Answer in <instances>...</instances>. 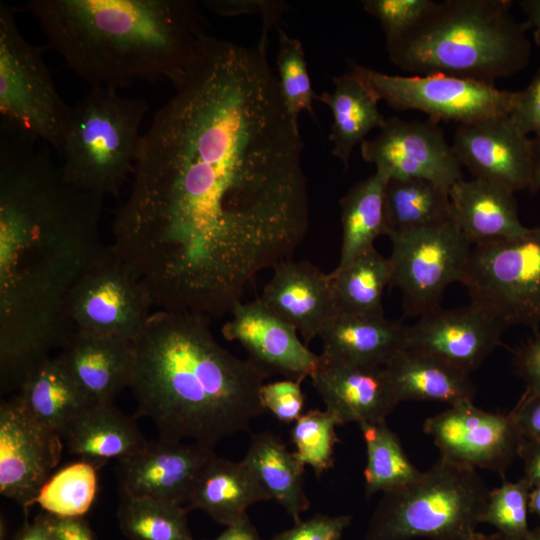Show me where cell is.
I'll return each instance as SVG.
<instances>
[{"label":"cell","instance_id":"6da1fadb","mask_svg":"<svg viewBox=\"0 0 540 540\" xmlns=\"http://www.w3.org/2000/svg\"><path fill=\"white\" fill-rule=\"evenodd\" d=\"M267 43L207 34L141 136L112 246L160 310L231 313L307 233L303 141Z\"/></svg>","mask_w":540,"mask_h":540},{"label":"cell","instance_id":"7a4b0ae2","mask_svg":"<svg viewBox=\"0 0 540 540\" xmlns=\"http://www.w3.org/2000/svg\"><path fill=\"white\" fill-rule=\"evenodd\" d=\"M35 140L1 131L0 385L25 377L72 332L70 293L106 246L100 238L104 196L63 179Z\"/></svg>","mask_w":540,"mask_h":540},{"label":"cell","instance_id":"3957f363","mask_svg":"<svg viewBox=\"0 0 540 540\" xmlns=\"http://www.w3.org/2000/svg\"><path fill=\"white\" fill-rule=\"evenodd\" d=\"M209 323L158 310L133 343L134 418H149L160 439L214 447L265 413L260 391L269 374L222 347Z\"/></svg>","mask_w":540,"mask_h":540},{"label":"cell","instance_id":"277c9868","mask_svg":"<svg viewBox=\"0 0 540 540\" xmlns=\"http://www.w3.org/2000/svg\"><path fill=\"white\" fill-rule=\"evenodd\" d=\"M48 44L91 87L173 81L207 35L187 0H30Z\"/></svg>","mask_w":540,"mask_h":540},{"label":"cell","instance_id":"5b68a950","mask_svg":"<svg viewBox=\"0 0 540 540\" xmlns=\"http://www.w3.org/2000/svg\"><path fill=\"white\" fill-rule=\"evenodd\" d=\"M509 0H446L399 39L386 43L390 61L418 76L444 75L494 85L530 61L526 27Z\"/></svg>","mask_w":540,"mask_h":540},{"label":"cell","instance_id":"8992f818","mask_svg":"<svg viewBox=\"0 0 540 540\" xmlns=\"http://www.w3.org/2000/svg\"><path fill=\"white\" fill-rule=\"evenodd\" d=\"M489 492L476 469L440 457L382 494L363 540H465L482 523Z\"/></svg>","mask_w":540,"mask_h":540},{"label":"cell","instance_id":"52a82bcc","mask_svg":"<svg viewBox=\"0 0 540 540\" xmlns=\"http://www.w3.org/2000/svg\"><path fill=\"white\" fill-rule=\"evenodd\" d=\"M148 104L117 89L91 87L71 109L60 166L69 185L117 195L133 172Z\"/></svg>","mask_w":540,"mask_h":540},{"label":"cell","instance_id":"ba28073f","mask_svg":"<svg viewBox=\"0 0 540 540\" xmlns=\"http://www.w3.org/2000/svg\"><path fill=\"white\" fill-rule=\"evenodd\" d=\"M40 51L21 34L14 8L0 3L1 131L61 152L71 116Z\"/></svg>","mask_w":540,"mask_h":540},{"label":"cell","instance_id":"9c48e42d","mask_svg":"<svg viewBox=\"0 0 540 540\" xmlns=\"http://www.w3.org/2000/svg\"><path fill=\"white\" fill-rule=\"evenodd\" d=\"M471 302L504 328L540 324V227L516 238L472 247L461 282Z\"/></svg>","mask_w":540,"mask_h":540},{"label":"cell","instance_id":"30bf717a","mask_svg":"<svg viewBox=\"0 0 540 540\" xmlns=\"http://www.w3.org/2000/svg\"><path fill=\"white\" fill-rule=\"evenodd\" d=\"M349 72L395 110H416L428 119L473 123L509 116L516 91L444 75H388L348 59Z\"/></svg>","mask_w":540,"mask_h":540},{"label":"cell","instance_id":"8fae6325","mask_svg":"<svg viewBox=\"0 0 540 540\" xmlns=\"http://www.w3.org/2000/svg\"><path fill=\"white\" fill-rule=\"evenodd\" d=\"M153 306L144 282L111 245L74 285L67 303L70 328L131 343Z\"/></svg>","mask_w":540,"mask_h":540},{"label":"cell","instance_id":"7c38bea8","mask_svg":"<svg viewBox=\"0 0 540 540\" xmlns=\"http://www.w3.org/2000/svg\"><path fill=\"white\" fill-rule=\"evenodd\" d=\"M390 240V285L402 292L405 313L421 316L440 307L445 289L462 282L473 247L453 218Z\"/></svg>","mask_w":540,"mask_h":540},{"label":"cell","instance_id":"4fadbf2b","mask_svg":"<svg viewBox=\"0 0 540 540\" xmlns=\"http://www.w3.org/2000/svg\"><path fill=\"white\" fill-rule=\"evenodd\" d=\"M362 158L389 179L419 178L449 193L463 179L462 166L438 123L386 119L380 133L361 144Z\"/></svg>","mask_w":540,"mask_h":540},{"label":"cell","instance_id":"5bb4252c","mask_svg":"<svg viewBox=\"0 0 540 540\" xmlns=\"http://www.w3.org/2000/svg\"><path fill=\"white\" fill-rule=\"evenodd\" d=\"M423 431L432 438L440 457L500 475L518 456L523 441L511 413L488 412L473 402L449 406L427 418Z\"/></svg>","mask_w":540,"mask_h":540},{"label":"cell","instance_id":"9a60e30c","mask_svg":"<svg viewBox=\"0 0 540 540\" xmlns=\"http://www.w3.org/2000/svg\"><path fill=\"white\" fill-rule=\"evenodd\" d=\"M62 437L36 421L15 395L0 405V493L26 511L61 459Z\"/></svg>","mask_w":540,"mask_h":540},{"label":"cell","instance_id":"2e32d148","mask_svg":"<svg viewBox=\"0 0 540 540\" xmlns=\"http://www.w3.org/2000/svg\"><path fill=\"white\" fill-rule=\"evenodd\" d=\"M452 149L474 178L514 193L531 189L536 141L522 134L509 116L457 125Z\"/></svg>","mask_w":540,"mask_h":540},{"label":"cell","instance_id":"e0dca14e","mask_svg":"<svg viewBox=\"0 0 540 540\" xmlns=\"http://www.w3.org/2000/svg\"><path fill=\"white\" fill-rule=\"evenodd\" d=\"M504 329L473 302L452 309L438 307L406 326V348L437 357L470 374L501 345Z\"/></svg>","mask_w":540,"mask_h":540},{"label":"cell","instance_id":"ac0fdd59","mask_svg":"<svg viewBox=\"0 0 540 540\" xmlns=\"http://www.w3.org/2000/svg\"><path fill=\"white\" fill-rule=\"evenodd\" d=\"M216 454L196 442L148 441L135 454L118 461L121 497H151L185 505L191 490Z\"/></svg>","mask_w":540,"mask_h":540},{"label":"cell","instance_id":"d6986e66","mask_svg":"<svg viewBox=\"0 0 540 540\" xmlns=\"http://www.w3.org/2000/svg\"><path fill=\"white\" fill-rule=\"evenodd\" d=\"M231 319L222 327L228 341L239 342L248 359L269 376L282 374L303 381L315 371L319 355L301 342L297 330L260 299L235 304Z\"/></svg>","mask_w":540,"mask_h":540},{"label":"cell","instance_id":"ffe728a7","mask_svg":"<svg viewBox=\"0 0 540 540\" xmlns=\"http://www.w3.org/2000/svg\"><path fill=\"white\" fill-rule=\"evenodd\" d=\"M312 384L338 422L382 423L399 404L384 366L350 364L319 355Z\"/></svg>","mask_w":540,"mask_h":540},{"label":"cell","instance_id":"44dd1931","mask_svg":"<svg viewBox=\"0 0 540 540\" xmlns=\"http://www.w3.org/2000/svg\"><path fill=\"white\" fill-rule=\"evenodd\" d=\"M259 298L275 314L299 331L305 344L319 336L334 313L331 276L307 261L285 260Z\"/></svg>","mask_w":540,"mask_h":540},{"label":"cell","instance_id":"7402d4cb","mask_svg":"<svg viewBox=\"0 0 540 540\" xmlns=\"http://www.w3.org/2000/svg\"><path fill=\"white\" fill-rule=\"evenodd\" d=\"M58 357L91 404L112 403L130 385L135 361L131 342L73 330Z\"/></svg>","mask_w":540,"mask_h":540},{"label":"cell","instance_id":"603a6c76","mask_svg":"<svg viewBox=\"0 0 540 540\" xmlns=\"http://www.w3.org/2000/svg\"><path fill=\"white\" fill-rule=\"evenodd\" d=\"M452 218L472 246L496 243L525 234L514 192L499 184L461 179L449 190Z\"/></svg>","mask_w":540,"mask_h":540},{"label":"cell","instance_id":"cb8c5ba5","mask_svg":"<svg viewBox=\"0 0 540 540\" xmlns=\"http://www.w3.org/2000/svg\"><path fill=\"white\" fill-rule=\"evenodd\" d=\"M406 326L384 316L334 311L322 328V357L359 365L385 366L406 348Z\"/></svg>","mask_w":540,"mask_h":540},{"label":"cell","instance_id":"d4e9b609","mask_svg":"<svg viewBox=\"0 0 540 540\" xmlns=\"http://www.w3.org/2000/svg\"><path fill=\"white\" fill-rule=\"evenodd\" d=\"M397 401L473 402L469 373L424 352L405 348L385 366Z\"/></svg>","mask_w":540,"mask_h":540},{"label":"cell","instance_id":"484cf974","mask_svg":"<svg viewBox=\"0 0 540 540\" xmlns=\"http://www.w3.org/2000/svg\"><path fill=\"white\" fill-rule=\"evenodd\" d=\"M267 500L270 495L243 460L215 456L199 474L184 507L188 512L202 510L228 526L246 516L250 506Z\"/></svg>","mask_w":540,"mask_h":540},{"label":"cell","instance_id":"4316f807","mask_svg":"<svg viewBox=\"0 0 540 540\" xmlns=\"http://www.w3.org/2000/svg\"><path fill=\"white\" fill-rule=\"evenodd\" d=\"M134 417L113 403L91 404L69 425L63 438L69 452L100 468L107 461L125 459L146 446Z\"/></svg>","mask_w":540,"mask_h":540},{"label":"cell","instance_id":"83f0119b","mask_svg":"<svg viewBox=\"0 0 540 540\" xmlns=\"http://www.w3.org/2000/svg\"><path fill=\"white\" fill-rule=\"evenodd\" d=\"M17 396L36 421L62 438L91 405L58 356L38 364L21 383Z\"/></svg>","mask_w":540,"mask_h":540},{"label":"cell","instance_id":"f1b7e54d","mask_svg":"<svg viewBox=\"0 0 540 540\" xmlns=\"http://www.w3.org/2000/svg\"><path fill=\"white\" fill-rule=\"evenodd\" d=\"M333 82V92L324 91L317 100L331 110V152L347 170L354 147L371 130L380 129L386 118L378 109V97L356 76L348 72L333 77Z\"/></svg>","mask_w":540,"mask_h":540},{"label":"cell","instance_id":"f546056e","mask_svg":"<svg viewBox=\"0 0 540 540\" xmlns=\"http://www.w3.org/2000/svg\"><path fill=\"white\" fill-rule=\"evenodd\" d=\"M261 485L295 523L309 506L304 489V468L282 440L270 432L251 436L248 450L243 458Z\"/></svg>","mask_w":540,"mask_h":540},{"label":"cell","instance_id":"4dcf8cb0","mask_svg":"<svg viewBox=\"0 0 540 540\" xmlns=\"http://www.w3.org/2000/svg\"><path fill=\"white\" fill-rule=\"evenodd\" d=\"M389 178L375 170L357 182L340 201L342 243L335 269H341L357 256L374 247V241L386 235L385 189Z\"/></svg>","mask_w":540,"mask_h":540},{"label":"cell","instance_id":"1f68e13d","mask_svg":"<svg viewBox=\"0 0 540 540\" xmlns=\"http://www.w3.org/2000/svg\"><path fill=\"white\" fill-rule=\"evenodd\" d=\"M385 218L389 238L441 224L452 218L449 193L425 179H389Z\"/></svg>","mask_w":540,"mask_h":540},{"label":"cell","instance_id":"d6a6232c","mask_svg":"<svg viewBox=\"0 0 540 540\" xmlns=\"http://www.w3.org/2000/svg\"><path fill=\"white\" fill-rule=\"evenodd\" d=\"M335 311L384 316L382 296L390 285L392 270L389 258L375 247L366 250L341 269L330 273Z\"/></svg>","mask_w":540,"mask_h":540},{"label":"cell","instance_id":"836d02e7","mask_svg":"<svg viewBox=\"0 0 540 540\" xmlns=\"http://www.w3.org/2000/svg\"><path fill=\"white\" fill-rule=\"evenodd\" d=\"M366 446L365 494L369 498L400 489L422 473L408 458L397 435L382 423L359 425Z\"/></svg>","mask_w":540,"mask_h":540},{"label":"cell","instance_id":"e575fe53","mask_svg":"<svg viewBox=\"0 0 540 540\" xmlns=\"http://www.w3.org/2000/svg\"><path fill=\"white\" fill-rule=\"evenodd\" d=\"M183 505L151 497H121L120 530L129 540H194Z\"/></svg>","mask_w":540,"mask_h":540},{"label":"cell","instance_id":"d590c367","mask_svg":"<svg viewBox=\"0 0 540 540\" xmlns=\"http://www.w3.org/2000/svg\"><path fill=\"white\" fill-rule=\"evenodd\" d=\"M97 467L84 460L68 464L43 484L33 504L58 518H82L98 490Z\"/></svg>","mask_w":540,"mask_h":540},{"label":"cell","instance_id":"8d00e7d4","mask_svg":"<svg viewBox=\"0 0 540 540\" xmlns=\"http://www.w3.org/2000/svg\"><path fill=\"white\" fill-rule=\"evenodd\" d=\"M279 50L276 58L278 84L284 106L296 126L302 111L315 116L312 102L318 94L312 88L302 43L281 27L278 29Z\"/></svg>","mask_w":540,"mask_h":540},{"label":"cell","instance_id":"74e56055","mask_svg":"<svg viewBox=\"0 0 540 540\" xmlns=\"http://www.w3.org/2000/svg\"><path fill=\"white\" fill-rule=\"evenodd\" d=\"M337 425L327 410L314 409L302 414L291 429L295 458L303 466H310L317 477L334 465Z\"/></svg>","mask_w":540,"mask_h":540},{"label":"cell","instance_id":"f35d334b","mask_svg":"<svg viewBox=\"0 0 540 540\" xmlns=\"http://www.w3.org/2000/svg\"><path fill=\"white\" fill-rule=\"evenodd\" d=\"M530 489L522 477L490 491L482 523L494 526L508 540H525L531 531L528 526Z\"/></svg>","mask_w":540,"mask_h":540},{"label":"cell","instance_id":"ab89813d","mask_svg":"<svg viewBox=\"0 0 540 540\" xmlns=\"http://www.w3.org/2000/svg\"><path fill=\"white\" fill-rule=\"evenodd\" d=\"M432 0H365L364 10L376 18L386 37L393 42L416 26L435 6Z\"/></svg>","mask_w":540,"mask_h":540},{"label":"cell","instance_id":"60d3db41","mask_svg":"<svg viewBox=\"0 0 540 540\" xmlns=\"http://www.w3.org/2000/svg\"><path fill=\"white\" fill-rule=\"evenodd\" d=\"M302 381L286 378L284 380L264 383L260 391L263 408L273 414L279 421L294 423L301 415L304 407Z\"/></svg>","mask_w":540,"mask_h":540},{"label":"cell","instance_id":"b9f144b4","mask_svg":"<svg viewBox=\"0 0 540 540\" xmlns=\"http://www.w3.org/2000/svg\"><path fill=\"white\" fill-rule=\"evenodd\" d=\"M203 5L219 16L259 14L263 20L262 36L267 38L272 27L280 28L286 10L284 2L268 0H206Z\"/></svg>","mask_w":540,"mask_h":540},{"label":"cell","instance_id":"7bdbcfd3","mask_svg":"<svg viewBox=\"0 0 540 540\" xmlns=\"http://www.w3.org/2000/svg\"><path fill=\"white\" fill-rule=\"evenodd\" d=\"M350 523L349 515L315 514L305 521L295 523L271 540H340Z\"/></svg>","mask_w":540,"mask_h":540},{"label":"cell","instance_id":"ee69618b","mask_svg":"<svg viewBox=\"0 0 540 540\" xmlns=\"http://www.w3.org/2000/svg\"><path fill=\"white\" fill-rule=\"evenodd\" d=\"M509 118L522 134L540 137V68L524 90L516 91Z\"/></svg>","mask_w":540,"mask_h":540},{"label":"cell","instance_id":"f6af8a7d","mask_svg":"<svg viewBox=\"0 0 540 540\" xmlns=\"http://www.w3.org/2000/svg\"><path fill=\"white\" fill-rule=\"evenodd\" d=\"M515 367L526 384L527 394H540V337L523 347L515 355Z\"/></svg>","mask_w":540,"mask_h":540},{"label":"cell","instance_id":"bcb514c9","mask_svg":"<svg viewBox=\"0 0 540 540\" xmlns=\"http://www.w3.org/2000/svg\"><path fill=\"white\" fill-rule=\"evenodd\" d=\"M510 413L524 440L540 442V394L525 393Z\"/></svg>","mask_w":540,"mask_h":540},{"label":"cell","instance_id":"7dc6e473","mask_svg":"<svg viewBox=\"0 0 540 540\" xmlns=\"http://www.w3.org/2000/svg\"><path fill=\"white\" fill-rule=\"evenodd\" d=\"M518 456L523 462L524 475L523 478L532 488L540 484V442L537 441H522Z\"/></svg>","mask_w":540,"mask_h":540},{"label":"cell","instance_id":"c3c4849f","mask_svg":"<svg viewBox=\"0 0 540 540\" xmlns=\"http://www.w3.org/2000/svg\"><path fill=\"white\" fill-rule=\"evenodd\" d=\"M54 528L56 540H95L91 529L82 518L54 517Z\"/></svg>","mask_w":540,"mask_h":540},{"label":"cell","instance_id":"681fc988","mask_svg":"<svg viewBox=\"0 0 540 540\" xmlns=\"http://www.w3.org/2000/svg\"><path fill=\"white\" fill-rule=\"evenodd\" d=\"M13 540H56L54 517L50 514L39 515L22 527Z\"/></svg>","mask_w":540,"mask_h":540},{"label":"cell","instance_id":"f907efd6","mask_svg":"<svg viewBox=\"0 0 540 540\" xmlns=\"http://www.w3.org/2000/svg\"><path fill=\"white\" fill-rule=\"evenodd\" d=\"M214 540H262L246 515L226 528Z\"/></svg>","mask_w":540,"mask_h":540},{"label":"cell","instance_id":"816d5d0a","mask_svg":"<svg viewBox=\"0 0 540 540\" xmlns=\"http://www.w3.org/2000/svg\"><path fill=\"white\" fill-rule=\"evenodd\" d=\"M519 4L526 17L524 26L532 29L534 40L540 47V0H523Z\"/></svg>","mask_w":540,"mask_h":540},{"label":"cell","instance_id":"f5cc1de1","mask_svg":"<svg viewBox=\"0 0 540 540\" xmlns=\"http://www.w3.org/2000/svg\"><path fill=\"white\" fill-rule=\"evenodd\" d=\"M529 511L537 515L540 519V484L533 486L528 496Z\"/></svg>","mask_w":540,"mask_h":540},{"label":"cell","instance_id":"db71d44e","mask_svg":"<svg viewBox=\"0 0 540 540\" xmlns=\"http://www.w3.org/2000/svg\"><path fill=\"white\" fill-rule=\"evenodd\" d=\"M536 141V162L535 170L533 176V182L531 186L532 191H537L540 189V137Z\"/></svg>","mask_w":540,"mask_h":540},{"label":"cell","instance_id":"11a10c76","mask_svg":"<svg viewBox=\"0 0 540 540\" xmlns=\"http://www.w3.org/2000/svg\"><path fill=\"white\" fill-rule=\"evenodd\" d=\"M465 540H508L500 533L492 534V535H486L483 533L474 532L469 537H467Z\"/></svg>","mask_w":540,"mask_h":540},{"label":"cell","instance_id":"9f6ffc18","mask_svg":"<svg viewBox=\"0 0 540 540\" xmlns=\"http://www.w3.org/2000/svg\"><path fill=\"white\" fill-rule=\"evenodd\" d=\"M525 540H540V527L535 530H531Z\"/></svg>","mask_w":540,"mask_h":540}]
</instances>
